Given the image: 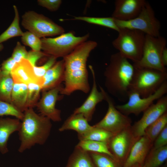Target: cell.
Wrapping results in <instances>:
<instances>
[{
    "instance_id": "ee69618b",
    "label": "cell",
    "mask_w": 167,
    "mask_h": 167,
    "mask_svg": "<svg viewBox=\"0 0 167 167\" xmlns=\"http://www.w3.org/2000/svg\"><path fill=\"white\" fill-rule=\"evenodd\" d=\"M2 46L1 45V44H0V50L2 49ZM1 71V68H0V72Z\"/></svg>"
},
{
    "instance_id": "ab89813d",
    "label": "cell",
    "mask_w": 167,
    "mask_h": 167,
    "mask_svg": "<svg viewBox=\"0 0 167 167\" xmlns=\"http://www.w3.org/2000/svg\"><path fill=\"white\" fill-rule=\"evenodd\" d=\"M16 63L11 57L3 62L0 68L1 71L5 73L11 75L12 70Z\"/></svg>"
},
{
    "instance_id": "b9f144b4",
    "label": "cell",
    "mask_w": 167,
    "mask_h": 167,
    "mask_svg": "<svg viewBox=\"0 0 167 167\" xmlns=\"http://www.w3.org/2000/svg\"><path fill=\"white\" fill-rule=\"evenodd\" d=\"M131 167H143V166L139 165L137 164L134 165Z\"/></svg>"
},
{
    "instance_id": "74e56055",
    "label": "cell",
    "mask_w": 167,
    "mask_h": 167,
    "mask_svg": "<svg viewBox=\"0 0 167 167\" xmlns=\"http://www.w3.org/2000/svg\"><path fill=\"white\" fill-rule=\"evenodd\" d=\"M167 144V125L157 137L153 143L152 148L156 149Z\"/></svg>"
},
{
    "instance_id": "7c38bea8",
    "label": "cell",
    "mask_w": 167,
    "mask_h": 167,
    "mask_svg": "<svg viewBox=\"0 0 167 167\" xmlns=\"http://www.w3.org/2000/svg\"><path fill=\"white\" fill-rule=\"evenodd\" d=\"M139 138L135 136L130 127L114 134L107 142L109 152L122 167L132 147Z\"/></svg>"
},
{
    "instance_id": "e0dca14e",
    "label": "cell",
    "mask_w": 167,
    "mask_h": 167,
    "mask_svg": "<svg viewBox=\"0 0 167 167\" xmlns=\"http://www.w3.org/2000/svg\"><path fill=\"white\" fill-rule=\"evenodd\" d=\"M11 75L15 83H23L27 85L31 84H37L41 87L44 80L35 75L33 67L28 60L22 59L16 63L12 70Z\"/></svg>"
},
{
    "instance_id": "7402d4cb",
    "label": "cell",
    "mask_w": 167,
    "mask_h": 167,
    "mask_svg": "<svg viewBox=\"0 0 167 167\" xmlns=\"http://www.w3.org/2000/svg\"><path fill=\"white\" fill-rule=\"evenodd\" d=\"M28 85L23 83H15L11 95V104L20 111L24 112L26 106Z\"/></svg>"
},
{
    "instance_id": "e575fe53",
    "label": "cell",
    "mask_w": 167,
    "mask_h": 167,
    "mask_svg": "<svg viewBox=\"0 0 167 167\" xmlns=\"http://www.w3.org/2000/svg\"><path fill=\"white\" fill-rule=\"evenodd\" d=\"M57 58L51 56L49 57L45 63L41 66L33 67L35 75L39 78L43 79V77L47 71L52 67L57 62Z\"/></svg>"
},
{
    "instance_id": "f35d334b",
    "label": "cell",
    "mask_w": 167,
    "mask_h": 167,
    "mask_svg": "<svg viewBox=\"0 0 167 167\" xmlns=\"http://www.w3.org/2000/svg\"><path fill=\"white\" fill-rule=\"evenodd\" d=\"M49 56L44 52L34 51L32 50L28 52L27 60L30 62L33 67L36 66L37 61L40 58L44 57Z\"/></svg>"
},
{
    "instance_id": "8d00e7d4",
    "label": "cell",
    "mask_w": 167,
    "mask_h": 167,
    "mask_svg": "<svg viewBox=\"0 0 167 167\" xmlns=\"http://www.w3.org/2000/svg\"><path fill=\"white\" fill-rule=\"evenodd\" d=\"M38 4L51 11H56L58 10L62 2L61 0H38Z\"/></svg>"
},
{
    "instance_id": "3957f363",
    "label": "cell",
    "mask_w": 167,
    "mask_h": 167,
    "mask_svg": "<svg viewBox=\"0 0 167 167\" xmlns=\"http://www.w3.org/2000/svg\"><path fill=\"white\" fill-rule=\"evenodd\" d=\"M18 131L20 144L18 149L22 153L36 144L43 145L49 136L52 125L47 117L36 113L33 108L24 112Z\"/></svg>"
},
{
    "instance_id": "7a4b0ae2",
    "label": "cell",
    "mask_w": 167,
    "mask_h": 167,
    "mask_svg": "<svg viewBox=\"0 0 167 167\" xmlns=\"http://www.w3.org/2000/svg\"><path fill=\"white\" fill-rule=\"evenodd\" d=\"M134 70L133 64L119 53L112 54L104 73L107 92L120 101H126Z\"/></svg>"
},
{
    "instance_id": "f546056e",
    "label": "cell",
    "mask_w": 167,
    "mask_h": 167,
    "mask_svg": "<svg viewBox=\"0 0 167 167\" xmlns=\"http://www.w3.org/2000/svg\"><path fill=\"white\" fill-rule=\"evenodd\" d=\"M167 125V112L145 129L144 135L153 143L160 132Z\"/></svg>"
},
{
    "instance_id": "4316f807",
    "label": "cell",
    "mask_w": 167,
    "mask_h": 167,
    "mask_svg": "<svg viewBox=\"0 0 167 167\" xmlns=\"http://www.w3.org/2000/svg\"><path fill=\"white\" fill-rule=\"evenodd\" d=\"M14 82L11 74L0 72V101L11 104V95Z\"/></svg>"
},
{
    "instance_id": "ba28073f",
    "label": "cell",
    "mask_w": 167,
    "mask_h": 167,
    "mask_svg": "<svg viewBox=\"0 0 167 167\" xmlns=\"http://www.w3.org/2000/svg\"><path fill=\"white\" fill-rule=\"evenodd\" d=\"M114 19L119 29L127 28L136 30L154 37L160 36V23L155 17L152 6L147 1L139 14L134 19L128 21Z\"/></svg>"
},
{
    "instance_id": "30bf717a",
    "label": "cell",
    "mask_w": 167,
    "mask_h": 167,
    "mask_svg": "<svg viewBox=\"0 0 167 167\" xmlns=\"http://www.w3.org/2000/svg\"><path fill=\"white\" fill-rule=\"evenodd\" d=\"M100 89L103 92L104 100L108 105L107 112L104 118L94 126L104 129L112 134H117L131 126L132 121L128 116L122 113L116 107L113 99L101 86Z\"/></svg>"
},
{
    "instance_id": "484cf974",
    "label": "cell",
    "mask_w": 167,
    "mask_h": 167,
    "mask_svg": "<svg viewBox=\"0 0 167 167\" xmlns=\"http://www.w3.org/2000/svg\"><path fill=\"white\" fill-rule=\"evenodd\" d=\"M15 13L14 19L7 29L0 35V44L12 37L22 36L24 32L19 26V15L17 6L13 5Z\"/></svg>"
},
{
    "instance_id": "d590c367",
    "label": "cell",
    "mask_w": 167,
    "mask_h": 167,
    "mask_svg": "<svg viewBox=\"0 0 167 167\" xmlns=\"http://www.w3.org/2000/svg\"><path fill=\"white\" fill-rule=\"evenodd\" d=\"M28 53L25 47L22 45L18 41L14 49L11 57L17 63L23 59L27 60Z\"/></svg>"
},
{
    "instance_id": "9a60e30c",
    "label": "cell",
    "mask_w": 167,
    "mask_h": 167,
    "mask_svg": "<svg viewBox=\"0 0 167 167\" xmlns=\"http://www.w3.org/2000/svg\"><path fill=\"white\" fill-rule=\"evenodd\" d=\"M146 2L144 0H116L111 17L121 21L133 19L139 15Z\"/></svg>"
},
{
    "instance_id": "7bdbcfd3",
    "label": "cell",
    "mask_w": 167,
    "mask_h": 167,
    "mask_svg": "<svg viewBox=\"0 0 167 167\" xmlns=\"http://www.w3.org/2000/svg\"><path fill=\"white\" fill-rule=\"evenodd\" d=\"M160 167H167V163H165L164 165H162Z\"/></svg>"
},
{
    "instance_id": "83f0119b",
    "label": "cell",
    "mask_w": 167,
    "mask_h": 167,
    "mask_svg": "<svg viewBox=\"0 0 167 167\" xmlns=\"http://www.w3.org/2000/svg\"><path fill=\"white\" fill-rule=\"evenodd\" d=\"M76 146L87 152L103 153L109 155L113 158L108 149L107 143L106 142L90 140H80Z\"/></svg>"
},
{
    "instance_id": "d6a6232c",
    "label": "cell",
    "mask_w": 167,
    "mask_h": 167,
    "mask_svg": "<svg viewBox=\"0 0 167 167\" xmlns=\"http://www.w3.org/2000/svg\"><path fill=\"white\" fill-rule=\"evenodd\" d=\"M21 41L24 44L30 47L33 50L40 51L41 50V38L29 31L24 32L21 36Z\"/></svg>"
},
{
    "instance_id": "52a82bcc",
    "label": "cell",
    "mask_w": 167,
    "mask_h": 167,
    "mask_svg": "<svg viewBox=\"0 0 167 167\" xmlns=\"http://www.w3.org/2000/svg\"><path fill=\"white\" fill-rule=\"evenodd\" d=\"M21 25L40 38L60 35L65 32L61 26L43 15L32 11H26L22 15Z\"/></svg>"
},
{
    "instance_id": "d4e9b609",
    "label": "cell",
    "mask_w": 167,
    "mask_h": 167,
    "mask_svg": "<svg viewBox=\"0 0 167 167\" xmlns=\"http://www.w3.org/2000/svg\"><path fill=\"white\" fill-rule=\"evenodd\" d=\"M113 135L104 129L93 126L88 131L78 135V136L79 140H90L107 143Z\"/></svg>"
},
{
    "instance_id": "60d3db41",
    "label": "cell",
    "mask_w": 167,
    "mask_h": 167,
    "mask_svg": "<svg viewBox=\"0 0 167 167\" xmlns=\"http://www.w3.org/2000/svg\"><path fill=\"white\" fill-rule=\"evenodd\" d=\"M161 60L163 65L165 67L167 65V49L166 47L164 48L162 51Z\"/></svg>"
},
{
    "instance_id": "4fadbf2b",
    "label": "cell",
    "mask_w": 167,
    "mask_h": 167,
    "mask_svg": "<svg viewBox=\"0 0 167 167\" xmlns=\"http://www.w3.org/2000/svg\"><path fill=\"white\" fill-rule=\"evenodd\" d=\"M167 112V96H163L143 112L141 118L131 127L135 137L139 138L144 135L145 131L150 125Z\"/></svg>"
},
{
    "instance_id": "4dcf8cb0",
    "label": "cell",
    "mask_w": 167,
    "mask_h": 167,
    "mask_svg": "<svg viewBox=\"0 0 167 167\" xmlns=\"http://www.w3.org/2000/svg\"><path fill=\"white\" fill-rule=\"evenodd\" d=\"M96 167H122L112 157L108 155L88 152Z\"/></svg>"
},
{
    "instance_id": "1f68e13d",
    "label": "cell",
    "mask_w": 167,
    "mask_h": 167,
    "mask_svg": "<svg viewBox=\"0 0 167 167\" xmlns=\"http://www.w3.org/2000/svg\"><path fill=\"white\" fill-rule=\"evenodd\" d=\"M28 85V94L26 106L27 109L36 106L40 98L41 87L34 83H31Z\"/></svg>"
},
{
    "instance_id": "8fae6325",
    "label": "cell",
    "mask_w": 167,
    "mask_h": 167,
    "mask_svg": "<svg viewBox=\"0 0 167 167\" xmlns=\"http://www.w3.org/2000/svg\"><path fill=\"white\" fill-rule=\"evenodd\" d=\"M167 92V81L154 93L146 97H141L136 93L129 91L127 102L123 105H116V107L125 115L132 114L137 116L143 112L155 101L164 96Z\"/></svg>"
},
{
    "instance_id": "5bb4252c",
    "label": "cell",
    "mask_w": 167,
    "mask_h": 167,
    "mask_svg": "<svg viewBox=\"0 0 167 167\" xmlns=\"http://www.w3.org/2000/svg\"><path fill=\"white\" fill-rule=\"evenodd\" d=\"M63 87L61 84L50 90L42 91L41 98L36 105L40 114L51 121L58 122L62 120L61 111L55 107V105L57 101L62 98L59 94Z\"/></svg>"
},
{
    "instance_id": "9c48e42d",
    "label": "cell",
    "mask_w": 167,
    "mask_h": 167,
    "mask_svg": "<svg viewBox=\"0 0 167 167\" xmlns=\"http://www.w3.org/2000/svg\"><path fill=\"white\" fill-rule=\"evenodd\" d=\"M166 45V40L162 36L154 37L146 35L142 58L139 61L133 64L134 66L167 71L161 60L162 53Z\"/></svg>"
},
{
    "instance_id": "8992f818",
    "label": "cell",
    "mask_w": 167,
    "mask_h": 167,
    "mask_svg": "<svg viewBox=\"0 0 167 167\" xmlns=\"http://www.w3.org/2000/svg\"><path fill=\"white\" fill-rule=\"evenodd\" d=\"M89 34L76 36L73 32L64 33L54 38H41V50L49 56L57 58H64L72 52L78 46L87 41Z\"/></svg>"
},
{
    "instance_id": "ac0fdd59",
    "label": "cell",
    "mask_w": 167,
    "mask_h": 167,
    "mask_svg": "<svg viewBox=\"0 0 167 167\" xmlns=\"http://www.w3.org/2000/svg\"><path fill=\"white\" fill-rule=\"evenodd\" d=\"M153 143L145 135L140 137L132 147L122 167H131L137 164L143 166Z\"/></svg>"
},
{
    "instance_id": "2e32d148",
    "label": "cell",
    "mask_w": 167,
    "mask_h": 167,
    "mask_svg": "<svg viewBox=\"0 0 167 167\" xmlns=\"http://www.w3.org/2000/svg\"><path fill=\"white\" fill-rule=\"evenodd\" d=\"M93 83L91 92L85 101L79 107L76 108L73 113L82 114L88 122L90 121L95 110L97 105L104 100V96L102 91H99L97 87L96 77L94 71L90 66Z\"/></svg>"
},
{
    "instance_id": "44dd1931",
    "label": "cell",
    "mask_w": 167,
    "mask_h": 167,
    "mask_svg": "<svg viewBox=\"0 0 167 167\" xmlns=\"http://www.w3.org/2000/svg\"><path fill=\"white\" fill-rule=\"evenodd\" d=\"M92 127L82 114L73 113L65 121L58 130L60 132L73 130L77 132L78 135H80L86 133Z\"/></svg>"
},
{
    "instance_id": "6da1fadb",
    "label": "cell",
    "mask_w": 167,
    "mask_h": 167,
    "mask_svg": "<svg viewBox=\"0 0 167 167\" xmlns=\"http://www.w3.org/2000/svg\"><path fill=\"white\" fill-rule=\"evenodd\" d=\"M93 41H87L63 58L65 64L64 86L62 95H70L80 91L88 93L90 90L87 62L90 53L97 46Z\"/></svg>"
},
{
    "instance_id": "d6986e66",
    "label": "cell",
    "mask_w": 167,
    "mask_h": 167,
    "mask_svg": "<svg viewBox=\"0 0 167 167\" xmlns=\"http://www.w3.org/2000/svg\"><path fill=\"white\" fill-rule=\"evenodd\" d=\"M65 78V64L63 59L57 61L44 75L42 91H47L62 84Z\"/></svg>"
},
{
    "instance_id": "603a6c76",
    "label": "cell",
    "mask_w": 167,
    "mask_h": 167,
    "mask_svg": "<svg viewBox=\"0 0 167 167\" xmlns=\"http://www.w3.org/2000/svg\"><path fill=\"white\" fill-rule=\"evenodd\" d=\"M66 167H96L88 152L75 146Z\"/></svg>"
},
{
    "instance_id": "cb8c5ba5",
    "label": "cell",
    "mask_w": 167,
    "mask_h": 167,
    "mask_svg": "<svg viewBox=\"0 0 167 167\" xmlns=\"http://www.w3.org/2000/svg\"><path fill=\"white\" fill-rule=\"evenodd\" d=\"M167 159V145L156 149L151 148L143 167H160Z\"/></svg>"
},
{
    "instance_id": "836d02e7",
    "label": "cell",
    "mask_w": 167,
    "mask_h": 167,
    "mask_svg": "<svg viewBox=\"0 0 167 167\" xmlns=\"http://www.w3.org/2000/svg\"><path fill=\"white\" fill-rule=\"evenodd\" d=\"M4 115L15 116L22 120L24 113L17 109L11 104L0 101V116Z\"/></svg>"
},
{
    "instance_id": "5b68a950",
    "label": "cell",
    "mask_w": 167,
    "mask_h": 167,
    "mask_svg": "<svg viewBox=\"0 0 167 167\" xmlns=\"http://www.w3.org/2000/svg\"><path fill=\"white\" fill-rule=\"evenodd\" d=\"M118 36L112 42L113 47L128 60L135 63L141 59L146 34L139 30L120 28Z\"/></svg>"
},
{
    "instance_id": "f1b7e54d",
    "label": "cell",
    "mask_w": 167,
    "mask_h": 167,
    "mask_svg": "<svg viewBox=\"0 0 167 167\" xmlns=\"http://www.w3.org/2000/svg\"><path fill=\"white\" fill-rule=\"evenodd\" d=\"M71 20H80L87 23L105 27L118 32L119 29L115 23L114 19L111 17H101L84 16H74Z\"/></svg>"
},
{
    "instance_id": "ffe728a7",
    "label": "cell",
    "mask_w": 167,
    "mask_h": 167,
    "mask_svg": "<svg viewBox=\"0 0 167 167\" xmlns=\"http://www.w3.org/2000/svg\"><path fill=\"white\" fill-rule=\"evenodd\" d=\"M21 122L17 118L0 119V152L4 154L8 152L7 143L10 135L19 131Z\"/></svg>"
},
{
    "instance_id": "277c9868",
    "label": "cell",
    "mask_w": 167,
    "mask_h": 167,
    "mask_svg": "<svg viewBox=\"0 0 167 167\" xmlns=\"http://www.w3.org/2000/svg\"><path fill=\"white\" fill-rule=\"evenodd\" d=\"M134 68L129 91L136 93L141 97L152 95L167 81V71L148 68Z\"/></svg>"
}]
</instances>
